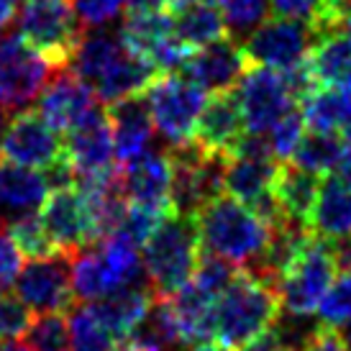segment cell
Returning <instances> with one entry per match:
<instances>
[{
    "label": "cell",
    "mask_w": 351,
    "mask_h": 351,
    "mask_svg": "<svg viewBox=\"0 0 351 351\" xmlns=\"http://www.w3.org/2000/svg\"><path fill=\"white\" fill-rule=\"evenodd\" d=\"M13 290L29 311H72L77 302L72 290V254H51V256L31 259L29 264L21 267Z\"/></svg>",
    "instance_id": "12"
},
{
    "label": "cell",
    "mask_w": 351,
    "mask_h": 351,
    "mask_svg": "<svg viewBox=\"0 0 351 351\" xmlns=\"http://www.w3.org/2000/svg\"><path fill=\"white\" fill-rule=\"evenodd\" d=\"M318 190H321V177L318 175H313V172L293 165V162H282L277 167L272 195L290 223L308 228V218H311V210L315 205Z\"/></svg>",
    "instance_id": "25"
},
{
    "label": "cell",
    "mask_w": 351,
    "mask_h": 351,
    "mask_svg": "<svg viewBox=\"0 0 351 351\" xmlns=\"http://www.w3.org/2000/svg\"><path fill=\"white\" fill-rule=\"evenodd\" d=\"M172 23H175L177 39L193 51L228 36L221 10L208 3H193V5L172 13Z\"/></svg>",
    "instance_id": "27"
},
{
    "label": "cell",
    "mask_w": 351,
    "mask_h": 351,
    "mask_svg": "<svg viewBox=\"0 0 351 351\" xmlns=\"http://www.w3.org/2000/svg\"><path fill=\"white\" fill-rule=\"evenodd\" d=\"M249 67H252V62L246 57L244 44L234 36H223V39L193 51L187 57L182 72L197 88L218 95V93H231Z\"/></svg>",
    "instance_id": "16"
},
{
    "label": "cell",
    "mask_w": 351,
    "mask_h": 351,
    "mask_svg": "<svg viewBox=\"0 0 351 351\" xmlns=\"http://www.w3.org/2000/svg\"><path fill=\"white\" fill-rule=\"evenodd\" d=\"M147 282L138 246L123 236L110 234L98 244L72 254V290L75 300L95 302L131 285Z\"/></svg>",
    "instance_id": "3"
},
{
    "label": "cell",
    "mask_w": 351,
    "mask_h": 351,
    "mask_svg": "<svg viewBox=\"0 0 351 351\" xmlns=\"http://www.w3.org/2000/svg\"><path fill=\"white\" fill-rule=\"evenodd\" d=\"M123 341L128 343L131 351H177L180 346H185L172 300L156 295L147 318L138 323Z\"/></svg>",
    "instance_id": "26"
},
{
    "label": "cell",
    "mask_w": 351,
    "mask_h": 351,
    "mask_svg": "<svg viewBox=\"0 0 351 351\" xmlns=\"http://www.w3.org/2000/svg\"><path fill=\"white\" fill-rule=\"evenodd\" d=\"M269 8L280 19L305 21V23L315 26V21L321 16V0H269Z\"/></svg>",
    "instance_id": "38"
},
{
    "label": "cell",
    "mask_w": 351,
    "mask_h": 351,
    "mask_svg": "<svg viewBox=\"0 0 351 351\" xmlns=\"http://www.w3.org/2000/svg\"><path fill=\"white\" fill-rule=\"evenodd\" d=\"M121 187L128 203L172 215V159L169 152L149 149L121 167Z\"/></svg>",
    "instance_id": "17"
},
{
    "label": "cell",
    "mask_w": 351,
    "mask_h": 351,
    "mask_svg": "<svg viewBox=\"0 0 351 351\" xmlns=\"http://www.w3.org/2000/svg\"><path fill=\"white\" fill-rule=\"evenodd\" d=\"M336 172H339V180H341L343 185L351 187V138H346V144H343V152H341V159H339Z\"/></svg>",
    "instance_id": "41"
},
{
    "label": "cell",
    "mask_w": 351,
    "mask_h": 351,
    "mask_svg": "<svg viewBox=\"0 0 351 351\" xmlns=\"http://www.w3.org/2000/svg\"><path fill=\"white\" fill-rule=\"evenodd\" d=\"M244 136L246 126L234 93H218L213 98H208V106L197 121L195 136H193L197 147H203L208 154L231 156Z\"/></svg>",
    "instance_id": "19"
},
{
    "label": "cell",
    "mask_w": 351,
    "mask_h": 351,
    "mask_svg": "<svg viewBox=\"0 0 351 351\" xmlns=\"http://www.w3.org/2000/svg\"><path fill=\"white\" fill-rule=\"evenodd\" d=\"M305 351H351V346L343 341V336L339 328H328V326L321 323V328L315 331L313 341L308 343Z\"/></svg>",
    "instance_id": "39"
},
{
    "label": "cell",
    "mask_w": 351,
    "mask_h": 351,
    "mask_svg": "<svg viewBox=\"0 0 351 351\" xmlns=\"http://www.w3.org/2000/svg\"><path fill=\"white\" fill-rule=\"evenodd\" d=\"M62 67L29 47L19 31H0V103L10 113L26 110L36 103L49 77Z\"/></svg>",
    "instance_id": "7"
},
{
    "label": "cell",
    "mask_w": 351,
    "mask_h": 351,
    "mask_svg": "<svg viewBox=\"0 0 351 351\" xmlns=\"http://www.w3.org/2000/svg\"><path fill=\"white\" fill-rule=\"evenodd\" d=\"M51 185L39 169L0 162V221L39 213Z\"/></svg>",
    "instance_id": "20"
},
{
    "label": "cell",
    "mask_w": 351,
    "mask_h": 351,
    "mask_svg": "<svg viewBox=\"0 0 351 351\" xmlns=\"http://www.w3.org/2000/svg\"><path fill=\"white\" fill-rule=\"evenodd\" d=\"M195 226L205 254L221 256L244 272H254L272 244V226L228 193L208 200L197 210Z\"/></svg>",
    "instance_id": "1"
},
{
    "label": "cell",
    "mask_w": 351,
    "mask_h": 351,
    "mask_svg": "<svg viewBox=\"0 0 351 351\" xmlns=\"http://www.w3.org/2000/svg\"><path fill=\"white\" fill-rule=\"evenodd\" d=\"M21 267H23V252L13 241L5 221H0V290L16 282Z\"/></svg>",
    "instance_id": "37"
},
{
    "label": "cell",
    "mask_w": 351,
    "mask_h": 351,
    "mask_svg": "<svg viewBox=\"0 0 351 351\" xmlns=\"http://www.w3.org/2000/svg\"><path fill=\"white\" fill-rule=\"evenodd\" d=\"M200 254L203 249L197 239L195 218L167 215L156 226L152 239L141 246L144 272H147L154 295L172 298L175 293H180L193 280Z\"/></svg>",
    "instance_id": "4"
},
{
    "label": "cell",
    "mask_w": 351,
    "mask_h": 351,
    "mask_svg": "<svg viewBox=\"0 0 351 351\" xmlns=\"http://www.w3.org/2000/svg\"><path fill=\"white\" fill-rule=\"evenodd\" d=\"M318 321L328 328H343L351 321V272H339L318 308Z\"/></svg>",
    "instance_id": "33"
},
{
    "label": "cell",
    "mask_w": 351,
    "mask_h": 351,
    "mask_svg": "<svg viewBox=\"0 0 351 351\" xmlns=\"http://www.w3.org/2000/svg\"><path fill=\"white\" fill-rule=\"evenodd\" d=\"M305 118H302L300 108H293L287 116H282L274 123L264 136L269 141V149L277 162H290L295 154V149L300 144V138L305 136Z\"/></svg>",
    "instance_id": "35"
},
{
    "label": "cell",
    "mask_w": 351,
    "mask_h": 351,
    "mask_svg": "<svg viewBox=\"0 0 351 351\" xmlns=\"http://www.w3.org/2000/svg\"><path fill=\"white\" fill-rule=\"evenodd\" d=\"M64 159L75 175V185H95L121 172L116 159L108 108L64 138Z\"/></svg>",
    "instance_id": "15"
},
{
    "label": "cell",
    "mask_w": 351,
    "mask_h": 351,
    "mask_svg": "<svg viewBox=\"0 0 351 351\" xmlns=\"http://www.w3.org/2000/svg\"><path fill=\"white\" fill-rule=\"evenodd\" d=\"M8 108L0 103V138H3V134H5V128H8Z\"/></svg>",
    "instance_id": "45"
},
{
    "label": "cell",
    "mask_w": 351,
    "mask_h": 351,
    "mask_svg": "<svg viewBox=\"0 0 351 351\" xmlns=\"http://www.w3.org/2000/svg\"><path fill=\"white\" fill-rule=\"evenodd\" d=\"M280 165L282 162L267 159V156H246V154L226 156L223 190L231 197L241 200V203L249 205L254 210L264 197L272 195V182Z\"/></svg>",
    "instance_id": "21"
},
{
    "label": "cell",
    "mask_w": 351,
    "mask_h": 351,
    "mask_svg": "<svg viewBox=\"0 0 351 351\" xmlns=\"http://www.w3.org/2000/svg\"><path fill=\"white\" fill-rule=\"evenodd\" d=\"M39 218L62 254H77L98 244L95 218L82 187H54L39 208Z\"/></svg>",
    "instance_id": "11"
},
{
    "label": "cell",
    "mask_w": 351,
    "mask_h": 351,
    "mask_svg": "<svg viewBox=\"0 0 351 351\" xmlns=\"http://www.w3.org/2000/svg\"><path fill=\"white\" fill-rule=\"evenodd\" d=\"M231 93L239 103L246 134H267L280 118L287 116L300 103L285 72L256 64L246 69V75Z\"/></svg>",
    "instance_id": "9"
},
{
    "label": "cell",
    "mask_w": 351,
    "mask_h": 351,
    "mask_svg": "<svg viewBox=\"0 0 351 351\" xmlns=\"http://www.w3.org/2000/svg\"><path fill=\"white\" fill-rule=\"evenodd\" d=\"M10 3H16V5H21V3H23V0H10Z\"/></svg>",
    "instance_id": "47"
},
{
    "label": "cell",
    "mask_w": 351,
    "mask_h": 351,
    "mask_svg": "<svg viewBox=\"0 0 351 351\" xmlns=\"http://www.w3.org/2000/svg\"><path fill=\"white\" fill-rule=\"evenodd\" d=\"M23 343L29 351H69V318L62 313H39V318H31Z\"/></svg>",
    "instance_id": "30"
},
{
    "label": "cell",
    "mask_w": 351,
    "mask_h": 351,
    "mask_svg": "<svg viewBox=\"0 0 351 351\" xmlns=\"http://www.w3.org/2000/svg\"><path fill=\"white\" fill-rule=\"evenodd\" d=\"M69 351H116V336L98 321L90 305H75L69 313Z\"/></svg>",
    "instance_id": "29"
},
{
    "label": "cell",
    "mask_w": 351,
    "mask_h": 351,
    "mask_svg": "<svg viewBox=\"0 0 351 351\" xmlns=\"http://www.w3.org/2000/svg\"><path fill=\"white\" fill-rule=\"evenodd\" d=\"M315 41H318V34L311 23L295 19H274L264 21L241 44L252 64L290 72L308 62V54L313 51Z\"/></svg>",
    "instance_id": "10"
},
{
    "label": "cell",
    "mask_w": 351,
    "mask_h": 351,
    "mask_svg": "<svg viewBox=\"0 0 351 351\" xmlns=\"http://www.w3.org/2000/svg\"><path fill=\"white\" fill-rule=\"evenodd\" d=\"M13 241L19 244V249L31 259H41V256H51V254H62L54 246L51 236L47 234V228L41 223L39 213L19 215V218H10L5 221Z\"/></svg>",
    "instance_id": "32"
},
{
    "label": "cell",
    "mask_w": 351,
    "mask_h": 351,
    "mask_svg": "<svg viewBox=\"0 0 351 351\" xmlns=\"http://www.w3.org/2000/svg\"><path fill=\"white\" fill-rule=\"evenodd\" d=\"M308 231L326 241H349L351 239V187L339 177L321 180V190L308 218Z\"/></svg>",
    "instance_id": "22"
},
{
    "label": "cell",
    "mask_w": 351,
    "mask_h": 351,
    "mask_svg": "<svg viewBox=\"0 0 351 351\" xmlns=\"http://www.w3.org/2000/svg\"><path fill=\"white\" fill-rule=\"evenodd\" d=\"M31 311L16 295H0V341H16L26 333Z\"/></svg>",
    "instance_id": "36"
},
{
    "label": "cell",
    "mask_w": 351,
    "mask_h": 351,
    "mask_svg": "<svg viewBox=\"0 0 351 351\" xmlns=\"http://www.w3.org/2000/svg\"><path fill=\"white\" fill-rule=\"evenodd\" d=\"M244 351H285V346H282V341L277 339L274 328H269L267 333H262V336H256L254 341L246 343Z\"/></svg>",
    "instance_id": "40"
},
{
    "label": "cell",
    "mask_w": 351,
    "mask_h": 351,
    "mask_svg": "<svg viewBox=\"0 0 351 351\" xmlns=\"http://www.w3.org/2000/svg\"><path fill=\"white\" fill-rule=\"evenodd\" d=\"M228 36L244 41L249 34L262 26L269 13V0H218Z\"/></svg>",
    "instance_id": "31"
},
{
    "label": "cell",
    "mask_w": 351,
    "mask_h": 351,
    "mask_svg": "<svg viewBox=\"0 0 351 351\" xmlns=\"http://www.w3.org/2000/svg\"><path fill=\"white\" fill-rule=\"evenodd\" d=\"M144 98L152 110L156 136L165 138L167 149L193 141L197 121L208 106V93L203 88L177 72H162L147 88Z\"/></svg>",
    "instance_id": "6"
},
{
    "label": "cell",
    "mask_w": 351,
    "mask_h": 351,
    "mask_svg": "<svg viewBox=\"0 0 351 351\" xmlns=\"http://www.w3.org/2000/svg\"><path fill=\"white\" fill-rule=\"evenodd\" d=\"M343 152V136L339 131H318V128H308L305 136L293 154V165L308 169L313 175H328L339 167Z\"/></svg>",
    "instance_id": "28"
},
{
    "label": "cell",
    "mask_w": 351,
    "mask_h": 351,
    "mask_svg": "<svg viewBox=\"0 0 351 351\" xmlns=\"http://www.w3.org/2000/svg\"><path fill=\"white\" fill-rule=\"evenodd\" d=\"M336 274H339V262H336L333 241L311 234L277 282L282 313L315 315L321 308L323 295L328 293Z\"/></svg>",
    "instance_id": "5"
},
{
    "label": "cell",
    "mask_w": 351,
    "mask_h": 351,
    "mask_svg": "<svg viewBox=\"0 0 351 351\" xmlns=\"http://www.w3.org/2000/svg\"><path fill=\"white\" fill-rule=\"evenodd\" d=\"M190 351H234V346H226V343H195V349Z\"/></svg>",
    "instance_id": "43"
},
{
    "label": "cell",
    "mask_w": 351,
    "mask_h": 351,
    "mask_svg": "<svg viewBox=\"0 0 351 351\" xmlns=\"http://www.w3.org/2000/svg\"><path fill=\"white\" fill-rule=\"evenodd\" d=\"M305 64H308V72L318 88H349L351 26H341V29H333L318 36Z\"/></svg>",
    "instance_id": "24"
},
{
    "label": "cell",
    "mask_w": 351,
    "mask_h": 351,
    "mask_svg": "<svg viewBox=\"0 0 351 351\" xmlns=\"http://www.w3.org/2000/svg\"><path fill=\"white\" fill-rule=\"evenodd\" d=\"M341 336H343V341H346V343H349V346H351V321L346 323V326H343Z\"/></svg>",
    "instance_id": "46"
},
{
    "label": "cell",
    "mask_w": 351,
    "mask_h": 351,
    "mask_svg": "<svg viewBox=\"0 0 351 351\" xmlns=\"http://www.w3.org/2000/svg\"><path fill=\"white\" fill-rule=\"evenodd\" d=\"M0 351H29V346L19 341H0Z\"/></svg>",
    "instance_id": "44"
},
{
    "label": "cell",
    "mask_w": 351,
    "mask_h": 351,
    "mask_svg": "<svg viewBox=\"0 0 351 351\" xmlns=\"http://www.w3.org/2000/svg\"><path fill=\"white\" fill-rule=\"evenodd\" d=\"M16 31L54 67H67L72 51L82 39L69 0H23Z\"/></svg>",
    "instance_id": "8"
},
{
    "label": "cell",
    "mask_w": 351,
    "mask_h": 351,
    "mask_svg": "<svg viewBox=\"0 0 351 351\" xmlns=\"http://www.w3.org/2000/svg\"><path fill=\"white\" fill-rule=\"evenodd\" d=\"M103 110H106V106L100 103L95 90L67 67L57 69L47 82V88L41 90V95L36 98V113L57 131L59 136L72 134L75 128L88 123L90 118H95Z\"/></svg>",
    "instance_id": "13"
},
{
    "label": "cell",
    "mask_w": 351,
    "mask_h": 351,
    "mask_svg": "<svg viewBox=\"0 0 351 351\" xmlns=\"http://www.w3.org/2000/svg\"><path fill=\"white\" fill-rule=\"evenodd\" d=\"M154 298L156 295L152 290V285L141 282L123 287V290L108 295V298H100L95 302H88V305L90 311L98 315V321L116 336V341H123V339H128V333L147 318Z\"/></svg>",
    "instance_id": "23"
},
{
    "label": "cell",
    "mask_w": 351,
    "mask_h": 351,
    "mask_svg": "<svg viewBox=\"0 0 351 351\" xmlns=\"http://www.w3.org/2000/svg\"><path fill=\"white\" fill-rule=\"evenodd\" d=\"M72 16L77 21L80 31H98L110 26L123 16L128 0H69Z\"/></svg>",
    "instance_id": "34"
},
{
    "label": "cell",
    "mask_w": 351,
    "mask_h": 351,
    "mask_svg": "<svg viewBox=\"0 0 351 351\" xmlns=\"http://www.w3.org/2000/svg\"><path fill=\"white\" fill-rule=\"evenodd\" d=\"M108 108V121H110V134H113V147H116L118 165L123 167L134 162L136 156L152 149V141L156 136L152 110L144 95H131L118 103H110Z\"/></svg>",
    "instance_id": "18"
},
{
    "label": "cell",
    "mask_w": 351,
    "mask_h": 351,
    "mask_svg": "<svg viewBox=\"0 0 351 351\" xmlns=\"http://www.w3.org/2000/svg\"><path fill=\"white\" fill-rule=\"evenodd\" d=\"M62 159L64 141L36 110H21L10 118L0 138V162L47 172Z\"/></svg>",
    "instance_id": "14"
},
{
    "label": "cell",
    "mask_w": 351,
    "mask_h": 351,
    "mask_svg": "<svg viewBox=\"0 0 351 351\" xmlns=\"http://www.w3.org/2000/svg\"><path fill=\"white\" fill-rule=\"evenodd\" d=\"M280 315L282 302L277 290L241 269L215 302V339L234 349L246 346L269 331Z\"/></svg>",
    "instance_id": "2"
},
{
    "label": "cell",
    "mask_w": 351,
    "mask_h": 351,
    "mask_svg": "<svg viewBox=\"0 0 351 351\" xmlns=\"http://www.w3.org/2000/svg\"><path fill=\"white\" fill-rule=\"evenodd\" d=\"M13 19H16V3H10V0H0V31L8 29Z\"/></svg>",
    "instance_id": "42"
}]
</instances>
